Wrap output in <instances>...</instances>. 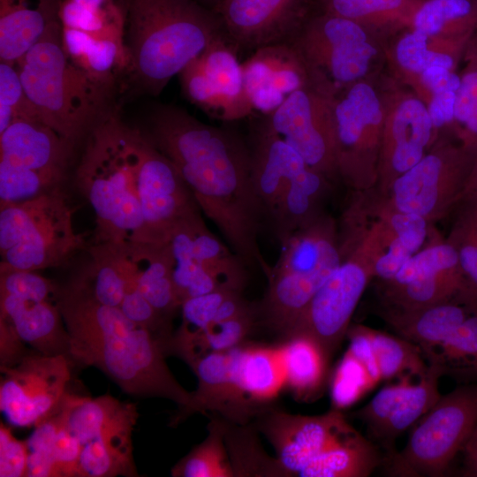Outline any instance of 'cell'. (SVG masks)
<instances>
[{
  "instance_id": "obj_6",
  "label": "cell",
  "mask_w": 477,
  "mask_h": 477,
  "mask_svg": "<svg viewBox=\"0 0 477 477\" xmlns=\"http://www.w3.org/2000/svg\"><path fill=\"white\" fill-rule=\"evenodd\" d=\"M267 276L268 289L258 316L280 334L305 309L340 265L342 254L334 221L322 215L282 244Z\"/></svg>"
},
{
  "instance_id": "obj_16",
  "label": "cell",
  "mask_w": 477,
  "mask_h": 477,
  "mask_svg": "<svg viewBox=\"0 0 477 477\" xmlns=\"http://www.w3.org/2000/svg\"><path fill=\"white\" fill-rule=\"evenodd\" d=\"M238 51L224 34L178 74L187 100L224 122L239 120L254 112Z\"/></svg>"
},
{
  "instance_id": "obj_61",
  "label": "cell",
  "mask_w": 477,
  "mask_h": 477,
  "mask_svg": "<svg viewBox=\"0 0 477 477\" xmlns=\"http://www.w3.org/2000/svg\"><path fill=\"white\" fill-rule=\"evenodd\" d=\"M471 40L477 45V32L472 35Z\"/></svg>"
},
{
  "instance_id": "obj_1",
  "label": "cell",
  "mask_w": 477,
  "mask_h": 477,
  "mask_svg": "<svg viewBox=\"0 0 477 477\" xmlns=\"http://www.w3.org/2000/svg\"><path fill=\"white\" fill-rule=\"evenodd\" d=\"M144 133L171 162L232 251L267 276L271 267L258 243L267 215L253 181L251 148L242 136L165 104L152 110Z\"/></svg>"
},
{
  "instance_id": "obj_36",
  "label": "cell",
  "mask_w": 477,
  "mask_h": 477,
  "mask_svg": "<svg viewBox=\"0 0 477 477\" xmlns=\"http://www.w3.org/2000/svg\"><path fill=\"white\" fill-rule=\"evenodd\" d=\"M227 451L223 422L212 420L207 437L172 467L171 475L233 477L234 471Z\"/></svg>"
},
{
  "instance_id": "obj_41",
  "label": "cell",
  "mask_w": 477,
  "mask_h": 477,
  "mask_svg": "<svg viewBox=\"0 0 477 477\" xmlns=\"http://www.w3.org/2000/svg\"><path fill=\"white\" fill-rule=\"evenodd\" d=\"M92 79L111 88L117 74L128 71L129 55L125 40L94 36L81 57L75 63Z\"/></svg>"
},
{
  "instance_id": "obj_48",
  "label": "cell",
  "mask_w": 477,
  "mask_h": 477,
  "mask_svg": "<svg viewBox=\"0 0 477 477\" xmlns=\"http://www.w3.org/2000/svg\"><path fill=\"white\" fill-rule=\"evenodd\" d=\"M118 307L129 320L149 330L159 340L164 350L165 344L172 336L170 322L141 294L132 273Z\"/></svg>"
},
{
  "instance_id": "obj_21",
  "label": "cell",
  "mask_w": 477,
  "mask_h": 477,
  "mask_svg": "<svg viewBox=\"0 0 477 477\" xmlns=\"http://www.w3.org/2000/svg\"><path fill=\"white\" fill-rule=\"evenodd\" d=\"M257 427L273 446L276 460L293 476L351 428L338 409L306 416L280 410L263 411Z\"/></svg>"
},
{
  "instance_id": "obj_42",
  "label": "cell",
  "mask_w": 477,
  "mask_h": 477,
  "mask_svg": "<svg viewBox=\"0 0 477 477\" xmlns=\"http://www.w3.org/2000/svg\"><path fill=\"white\" fill-rule=\"evenodd\" d=\"M440 352H431L445 368L446 374L477 377V312L471 313L451 335L437 347Z\"/></svg>"
},
{
  "instance_id": "obj_35",
  "label": "cell",
  "mask_w": 477,
  "mask_h": 477,
  "mask_svg": "<svg viewBox=\"0 0 477 477\" xmlns=\"http://www.w3.org/2000/svg\"><path fill=\"white\" fill-rule=\"evenodd\" d=\"M463 57L466 64L459 74L453 122L449 130L454 140L477 155V45L471 38Z\"/></svg>"
},
{
  "instance_id": "obj_17",
  "label": "cell",
  "mask_w": 477,
  "mask_h": 477,
  "mask_svg": "<svg viewBox=\"0 0 477 477\" xmlns=\"http://www.w3.org/2000/svg\"><path fill=\"white\" fill-rule=\"evenodd\" d=\"M69 360L64 355L27 353L14 366L0 368V409L11 424L35 427L57 408L67 393Z\"/></svg>"
},
{
  "instance_id": "obj_50",
  "label": "cell",
  "mask_w": 477,
  "mask_h": 477,
  "mask_svg": "<svg viewBox=\"0 0 477 477\" xmlns=\"http://www.w3.org/2000/svg\"><path fill=\"white\" fill-rule=\"evenodd\" d=\"M233 292H237L220 290L184 301L180 307L182 322L174 335L190 336L202 331L214 321L221 304Z\"/></svg>"
},
{
  "instance_id": "obj_23",
  "label": "cell",
  "mask_w": 477,
  "mask_h": 477,
  "mask_svg": "<svg viewBox=\"0 0 477 477\" xmlns=\"http://www.w3.org/2000/svg\"><path fill=\"white\" fill-rule=\"evenodd\" d=\"M231 351L206 353L189 364L198 380L197 390L192 392L189 405L172 418V426L194 413L207 411L218 412L244 425L253 408L236 379Z\"/></svg>"
},
{
  "instance_id": "obj_5",
  "label": "cell",
  "mask_w": 477,
  "mask_h": 477,
  "mask_svg": "<svg viewBox=\"0 0 477 477\" xmlns=\"http://www.w3.org/2000/svg\"><path fill=\"white\" fill-rule=\"evenodd\" d=\"M16 66L40 119L75 147L106 111L110 89L67 57L60 21L45 32Z\"/></svg>"
},
{
  "instance_id": "obj_39",
  "label": "cell",
  "mask_w": 477,
  "mask_h": 477,
  "mask_svg": "<svg viewBox=\"0 0 477 477\" xmlns=\"http://www.w3.org/2000/svg\"><path fill=\"white\" fill-rule=\"evenodd\" d=\"M224 440L235 476H287L276 458L264 453L252 429L224 425Z\"/></svg>"
},
{
  "instance_id": "obj_33",
  "label": "cell",
  "mask_w": 477,
  "mask_h": 477,
  "mask_svg": "<svg viewBox=\"0 0 477 477\" xmlns=\"http://www.w3.org/2000/svg\"><path fill=\"white\" fill-rule=\"evenodd\" d=\"M427 371L415 384H410L406 392L379 430L373 435L390 450L396 438L410 426L422 418L441 397L439 379L446 374L444 367L433 358Z\"/></svg>"
},
{
  "instance_id": "obj_7",
  "label": "cell",
  "mask_w": 477,
  "mask_h": 477,
  "mask_svg": "<svg viewBox=\"0 0 477 477\" xmlns=\"http://www.w3.org/2000/svg\"><path fill=\"white\" fill-rule=\"evenodd\" d=\"M72 213L64 188L0 207V269L38 271L67 263L87 247Z\"/></svg>"
},
{
  "instance_id": "obj_34",
  "label": "cell",
  "mask_w": 477,
  "mask_h": 477,
  "mask_svg": "<svg viewBox=\"0 0 477 477\" xmlns=\"http://www.w3.org/2000/svg\"><path fill=\"white\" fill-rule=\"evenodd\" d=\"M127 3L116 0H62L59 19L63 26L95 36L124 39Z\"/></svg>"
},
{
  "instance_id": "obj_2",
  "label": "cell",
  "mask_w": 477,
  "mask_h": 477,
  "mask_svg": "<svg viewBox=\"0 0 477 477\" xmlns=\"http://www.w3.org/2000/svg\"><path fill=\"white\" fill-rule=\"evenodd\" d=\"M57 304L70 337L71 360L97 367L128 394L163 398L179 409L189 405L192 392L170 371L159 340L119 307L70 284L60 287Z\"/></svg>"
},
{
  "instance_id": "obj_13",
  "label": "cell",
  "mask_w": 477,
  "mask_h": 477,
  "mask_svg": "<svg viewBox=\"0 0 477 477\" xmlns=\"http://www.w3.org/2000/svg\"><path fill=\"white\" fill-rule=\"evenodd\" d=\"M476 155L456 140L443 138L393 182L384 200L394 209L428 223L438 220L458 205Z\"/></svg>"
},
{
  "instance_id": "obj_54",
  "label": "cell",
  "mask_w": 477,
  "mask_h": 477,
  "mask_svg": "<svg viewBox=\"0 0 477 477\" xmlns=\"http://www.w3.org/2000/svg\"><path fill=\"white\" fill-rule=\"evenodd\" d=\"M346 335L350 341L347 352L362 366L372 382L381 380L380 371L367 327L360 325L348 329Z\"/></svg>"
},
{
  "instance_id": "obj_15",
  "label": "cell",
  "mask_w": 477,
  "mask_h": 477,
  "mask_svg": "<svg viewBox=\"0 0 477 477\" xmlns=\"http://www.w3.org/2000/svg\"><path fill=\"white\" fill-rule=\"evenodd\" d=\"M337 93L314 80L292 93L265 125L292 147L307 165L338 178L334 101Z\"/></svg>"
},
{
  "instance_id": "obj_20",
  "label": "cell",
  "mask_w": 477,
  "mask_h": 477,
  "mask_svg": "<svg viewBox=\"0 0 477 477\" xmlns=\"http://www.w3.org/2000/svg\"><path fill=\"white\" fill-rule=\"evenodd\" d=\"M313 0H223L214 11L239 49L290 42L314 11Z\"/></svg>"
},
{
  "instance_id": "obj_40",
  "label": "cell",
  "mask_w": 477,
  "mask_h": 477,
  "mask_svg": "<svg viewBox=\"0 0 477 477\" xmlns=\"http://www.w3.org/2000/svg\"><path fill=\"white\" fill-rule=\"evenodd\" d=\"M382 379H390L405 372L419 375L427 371L420 348L415 344L367 328Z\"/></svg>"
},
{
  "instance_id": "obj_56",
  "label": "cell",
  "mask_w": 477,
  "mask_h": 477,
  "mask_svg": "<svg viewBox=\"0 0 477 477\" xmlns=\"http://www.w3.org/2000/svg\"><path fill=\"white\" fill-rule=\"evenodd\" d=\"M26 354L24 342L13 326L0 317V367L14 366Z\"/></svg>"
},
{
  "instance_id": "obj_49",
  "label": "cell",
  "mask_w": 477,
  "mask_h": 477,
  "mask_svg": "<svg viewBox=\"0 0 477 477\" xmlns=\"http://www.w3.org/2000/svg\"><path fill=\"white\" fill-rule=\"evenodd\" d=\"M60 287L36 271L0 269V293L25 299L56 302Z\"/></svg>"
},
{
  "instance_id": "obj_46",
  "label": "cell",
  "mask_w": 477,
  "mask_h": 477,
  "mask_svg": "<svg viewBox=\"0 0 477 477\" xmlns=\"http://www.w3.org/2000/svg\"><path fill=\"white\" fill-rule=\"evenodd\" d=\"M287 346V381L296 390H308L318 382L327 360L320 351L305 338H291Z\"/></svg>"
},
{
  "instance_id": "obj_30",
  "label": "cell",
  "mask_w": 477,
  "mask_h": 477,
  "mask_svg": "<svg viewBox=\"0 0 477 477\" xmlns=\"http://www.w3.org/2000/svg\"><path fill=\"white\" fill-rule=\"evenodd\" d=\"M329 180L309 167L295 177L270 220L281 245L296 231L323 215L321 205L329 189Z\"/></svg>"
},
{
  "instance_id": "obj_22",
  "label": "cell",
  "mask_w": 477,
  "mask_h": 477,
  "mask_svg": "<svg viewBox=\"0 0 477 477\" xmlns=\"http://www.w3.org/2000/svg\"><path fill=\"white\" fill-rule=\"evenodd\" d=\"M246 91L253 108L265 116L313 79L303 58L289 42L254 50L242 63Z\"/></svg>"
},
{
  "instance_id": "obj_19",
  "label": "cell",
  "mask_w": 477,
  "mask_h": 477,
  "mask_svg": "<svg viewBox=\"0 0 477 477\" xmlns=\"http://www.w3.org/2000/svg\"><path fill=\"white\" fill-rule=\"evenodd\" d=\"M381 98L384 124L375 186L385 196L393 182L421 160L435 134L421 98L400 91Z\"/></svg>"
},
{
  "instance_id": "obj_24",
  "label": "cell",
  "mask_w": 477,
  "mask_h": 477,
  "mask_svg": "<svg viewBox=\"0 0 477 477\" xmlns=\"http://www.w3.org/2000/svg\"><path fill=\"white\" fill-rule=\"evenodd\" d=\"M250 148L254 185L270 222L292 180L308 166L264 122L257 127Z\"/></svg>"
},
{
  "instance_id": "obj_12",
  "label": "cell",
  "mask_w": 477,
  "mask_h": 477,
  "mask_svg": "<svg viewBox=\"0 0 477 477\" xmlns=\"http://www.w3.org/2000/svg\"><path fill=\"white\" fill-rule=\"evenodd\" d=\"M338 178L361 192L375 186L384 124L381 95L365 80L335 95Z\"/></svg>"
},
{
  "instance_id": "obj_11",
  "label": "cell",
  "mask_w": 477,
  "mask_h": 477,
  "mask_svg": "<svg viewBox=\"0 0 477 477\" xmlns=\"http://www.w3.org/2000/svg\"><path fill=\"white\" fill-rule=\"evenodd\" d=\"M369 27L324 11H314L288 42L299 53L313 80L337 93L364 80L378 49Z\"/></svg>"
},
{
  "instance_id": "obj_37",
  "label": "cell",
  "mask_w": 477,
  "mask_h": 477,
  "mask_svg": "<svg viewBox=\"0 0 477 477\" xmlns=\"http://www.w3.org/2000/svg\"><path fill=\"white\" fill-rule=\"evenodd\" d=\"M320 10L371 28L408 24L420 0H317Z\"/></svg>"
},
{
  "instance_id": "obj_38",
  "label": "cell",
  "mask_w": 477,
  "mask_h": 477,
  "mask_svg": "<svg viewBox=\"0 0 477 477\" xmlns=\"http://www.w3.org/2000/svg\"><path fill=\"white\" fill-rule=\"evenodd\" d=\"M231 352L235 376L246 397L259 401L272 396L279 386V371L273 352L242 345Z\"/></svg>"
},
{
  "instance_id": "obj_60",
  "label": "cell",
  "mask_w": 477,
  "mask_h": 477,
  "mask_svg": "<svg viewBox=\"0 0 477 477\" xmlns=\"http://www.w3.org/2000/svg\"><path fill=\"white\" fill-rule=\"evenodd\" d=\"M195 1L201 4V5L205 6L206 8L215 11L223 0H195Z\"/></svg>"
},
{
  "instance_id": "obj_9",
  "label": "cell",
  "mask_w": 477,
  "mask_h": 477,
  "mask_svg": "<svg viewBox=\"0 0 477 477\" xmlns=\"http://www.w3.org/2000/svg\"><path fill=\"white\" fill-rule=\"evenodd\" d=\"M67 424L80 443L78 477L137 476L132 434L134 404L111 396L95 398L66 393Z\"/></svg>"
},
{
  "instance_id": "obj_53",
  "label": "cell",
  "mask_w": 477,
  "mask_h": 477,
  "mask_svg": "<svg viewBox=\"0 0 477 477\" xmlns=\"http://www.w3.org/2000/svg\"><path fill=\"white\" fill-rule=\"evenodd\" d=\"M28 445L26 441L17 439L10 428L0 425V476H26Z\"/></svg>"
},
{
  "instance_id": "obj_4",
  "label": "cell",
  "mask_w": 477,
  "mask_h": 477,
  "mask_svg": "<svg viewBox=\"0 0 477 477\" xmlns=\"http://www.w3.org/2000/svg\"><path fill=\"white\" fill-rule=\"evenodd\" d=\"M126 26L127 72L155 96L226 34L219 16L195 0H127Z\"/></svg>"
},
{
  "instance_id": "obj_47",
  "label": "cell",
  "mask_w": 477,
  "mask_h": 477,
  "mask_svg": "<svg viewBox=\"0 0 477 477\" xmlns=\"http://www.w3.org/2000/svg\"><path fill=\"white\" fill-rule=\"evenodd\" d=\"M17 118L41 120L26 94L17 66L0 61V133Z\"/></svg>"
},
{
  "instance_id": "obj_31",
  "label": "cell",
  "mask_w": 477,
  "mask_h": 477,
  "mask_svg": "<svg viewBox=\"0 0 477 477\" xmlns=\"http://www.w3.org/2000/svg\"><path fill=\"white\" fill-rule=\"evenodd\" d=\"M381 463L376 448L352 427L314 458L301 477H367Z\"/></svg>"
},
{
  "instance_id": "obj_45",
  "label": "cell",
  "mask_w": 477,
  "mask_h": 477,
  "mask_svg": "<svg viewBox=\"0 0 477 477\" xmlns=\"http://www.w3.org/2000/svg\"><path fill=\"white\" fill-rule=\"evenodd\" d=\"M459 269L457 251L447 239L415 253L403 265L398 274L386 282V289L403 286L413 279L438 272Z\"/></svg>"
},
{
  "instance_id": "obj_25",
  "label": "cell",
  "mask_w": 477,
  "mask_h": 477,
  "mask_svg": "<svg viewBox=\"0 0 477 477\" xmlns=\"http://www.w3.org/2000/svg\"><path fill=\"white\" fill-rule=\"evenodd\" d=\"M0 317L37 352L71 360L70 337L56 302L36 301L0 293Z\"/></svg>"
},
{
  "instance_id": "obj_28",
  "label": "cell",
  "mask_w": 477,
  "mask_h": 477,
  "mask_svg": "<svg viewBox=\"0 0 477 477\" xmlns=\"http://www.w3.org/2000/svg\"><path fill=\"white\" fill-rule=\"evenodd\" d=\"M124 243L94 242L89 261L69 284L102 305L118 307L132 278Z\"/></svg>"
},
{
  "instance_id": "obj_27",
  "label": "cell",
  "mask_w": 477,
  "mask_h": 477,
  "mask_svg": "<svg viewBox=\"0 0 477 477\" xmlns=\"http://www.w3.org/2000/svg\"><path fill=\"white\" fill-rule=\"evenodd\" d=\"M124 254L139 291L170 321L180 304L174 288L168 243L125 242Z\"/></svg>"
},
{
  "instance_id": "obj_26",
  "label": "cell",
  "mask_w": 477,
  "mask_h": 477,
  "mask_svg": "<svg viewBox=\"0 0 477 477\" xmlns=\"http://www.w3.org/2000/svg\"><path fill=\"white\" fill-rule=\"evenodd\" d=\"M62 0H0V61L17 63L56 22Z\"/></svg>"
},
{
  "instance_id": "obj_32",
  "label": "cell",
  "mask_w": 477,
  "mask_h": 477,
  "mask_svg": "<svg viewBox=\"0 0 477 477\" xmlns=\"http://www.w3.org/2000/svg\"><path fill=\"white\" fill-rule=\"evenodd\" d=\"M408 24L431 39L472 36L477 32V0H420Z\"/></svg>"
},
{
  "instance_id": "obj_52",
  "label": "cell",
  "mask_w": 477,
  "mask_h": 477,
  "mask_svg": "<svg viewBox=\"0 0 477 477\" xmlns=\"http://www.w3.org/2000/svg\"><path fill=\"white\" fill-rule=\"evenodd\" d=\"M409 385L408 382L404 381L398 384L386 386L358 412L359 418L365 422L372 435L390 417Z\"/></svg>"
},
{
  "instance_id": "obj_3",
  "label": "cell",
  "mask_w": 477,
  "mask_h": 477,
  "mask_svg": "<svg viewBox=\"0 0 477 477\" xmlns=\"http://www.w3.org/2000/svg\"><path fill=\"white\" fill-rule=\"evenodd\" d=\"M142 139L109 110L85 138L74 184L95 212V243L146 241L136 186Z\"/></svg>"
},
{
  "instance_id": "obj_29",
  "label": "cell",
  "mask_w": 477,
  "mask_h": 477,
  "mask_svg": "<svg viewBox=\"0 0 477 477\" xmlns=\"http://www.w3.org/2000/svg\"><path fill=\"white\" fill-rule=\"evenodd\" d=\"M471 313L467 307L452 299L413 310L390 308L384 318L403 338L428 354L440 346Z\"/></svg>"
},
{
  "instance_id": "obj_58",
  "label": "cell",
  "mask_w": 477,
  "mask_h": 477,
  "mask_svg": "<svg viewBox=\"0 0 477 477\" xmlns=\"http://www.w3.org/2000/svg\"><path fill=\"white\" fill-rule=\"evenodd\" d=\"M477 201V155L458 199V204Z\"/></svg>"
},
{
  "instance_id": "obj_59",
  "label": "cell",
  "mask_w": 477,
  "mask_h": 477,
  "mask_svg": "<svg viewBox=\"0 0 477 477\" xmlns=\"http://www.w3.org/2000/svg\"><path fill=\"white\" fill-rule=\"evenodd\" d=\"M462 211L468 218L472 227L477 234V201L462 204Z\"/></svg>"
},
{
  "instance_id": "obj_18",
  "label": "cell",
  "mask_w": 477,
  "mask_h": 477,
  "mask_svg": "<svg viewBox=\"0 0 477 477\" xmlns=\"http://www.w3.org/2000/svg\"><path fill=\"white\" fill-rule=\"evenodd\" d=\"M136 186L147 242L166 243L180 220L201 210L177 169L144 132Z\"/></svg>"
},
{
  "instance_id": "obj_44",
  "label": "cell",
  "mask_w": 477,
  "mask_h": 477,
  "mask_svg": "<svg viewBox=\"0 0 477 477\" xmlns=\"http://www.w3.org/2000/svg\"><path fill=\"white\" fill-rule=\"evenodd\" d=\"M430 39L412 29L405 33L395 48V59L398 66L408 74L419 76L425 70L441 66L455 71L464 52L440 50L430 46Z\"/></svg>"
},
{
  "instance_id": "obj_14",
  "label": "cell",
  "mask_w": 477,
  "mask_h": 477,
  "mask_svg": "<svg viewBox=\"0 0 477 477\" xmlns=\"http://www.w3.org/2000/svg\"><path fill=\"white\" fill-rule=\"evenodd\" d=\"M340 265L281 333L288 340H308L327 362L346 335L352 315L373 277L368 266L352 249L340 245Z\"/></svg>"
},
{
  "instance_id": "obj_10",
  "label": "cell",
  "mask_w": 477,
  "mask_h": 477,
  "mask_svg": "<svg viewBox=\"0 0 477 477\" xmlns=\"http://www.w3.org/2000/svg\"><path fill=\"white\" fill-rule=\"evenodd\" d=\"M477 424V384L441 396L422 417L405 448L390 458L396 476H442Z\"/></svg>"
},
{
  "instance_id": "obj_57",
  "label": "cell",
  "mask_w": 477,
  "mask_h": 477,
  "mask_svg": "<svg viewBox=\"0 0 477 477\" xmlns=\"http://www.w3.org/2000/svg\"><path fill=\"white\" fill-rule=\"evenodd\" d=\"M464 475L477 477V424L464 445Z\"/></svg>"
},
{
  "instance_id": "obj_55",
  "label": "cell",
  "mask_w": 477,
  "mask_h": 477,
  "mask_svg": "<svg viewBox=\"0 0 477 477\" xmlns=\"http://www.w3.org/2000/svg\"><path fill=\"white\" fill-rule=\"evenodd\" d=\"M417 77L428 98L435 94L458 91L460 82L459 74L441 66L430 67Z\"/></svg>"
},
{
  "instance_id": "obj_8",
  "label": "cell",
  "mask_w": 477,
  "mask_h": 477,
  "mask_svg": "<svg viewBox=\"0 0 477 477\" xmlns=\"http://www.w3.org/2000/svg\"><path fill=\"white\" fill-rule=\"evenodd\" d=\"M74 148L39 119H15L0 133V207L62 189Z\"/></svg>"
},
{
  "instance_id": "obj_51",
  "label": "cell",
  "mask_w": 477,
  "mask_h": 477,
  "mask_svg": "<svg viewBox=\"0 0 477 477\" xmlns=\"http://www.w3.org/2000/svg\"><path fill=\"white\" fill-rule=\"evenodd\" d=\"M80 454V443L67 424L64 397L60 404V420L52 443V455L61 477H78Z\"/></svg>"
},
{
  "instance_id": "obj_43",
  "label": "cell",
  "mask_w": 477,
  "mask_h": 477,
  "mask_svg": "<svg viewBox=\"0 0 477 477\" xmlns=\"http://www.w3.org/2000/svg\"><path fill=\"white\" fill-rule=\"evenodd\" d=\"M447 240L455 247L461 282L454 299L477 312V234L463 211L458 216Z\"/></svg>"
}]
</instances>
